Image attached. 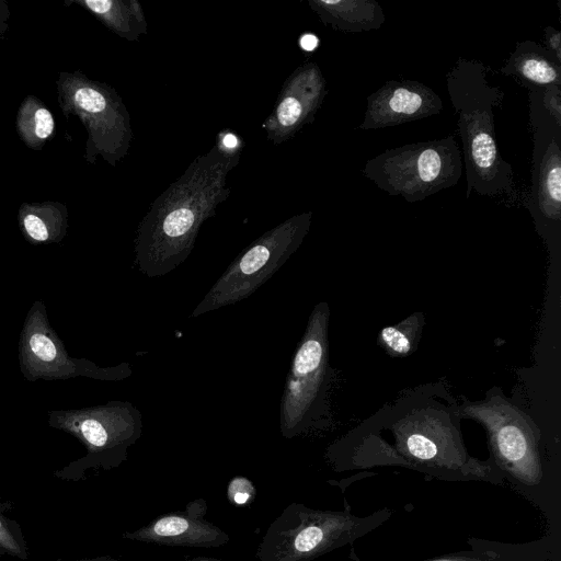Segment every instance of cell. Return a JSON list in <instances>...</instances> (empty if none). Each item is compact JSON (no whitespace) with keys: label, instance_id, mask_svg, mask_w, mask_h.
Here are the masks:
<instances>
[{"label":"cell","instance_id":"1","mask_svg":"<svg viewBox=\"0 0 561 561\" xmlns=\"http://www.w3.org/2000/svg\"><path fill=\"white\" fill-rule=\"evenodd\" d=\"M446 391L431 385L412 390L383 407L364 424L389 432L393 443L357 439L351 458L371 463H394L440 479L499 483L502 477L492 459L480 461L467 453L458 405Z\"/></svg>","mask_w":561,"mask_h":561},{"label":"cell","instance_id":"2","mask_svg":"<svg viewBox=\"0 0 561 561\" xmlns=\"http://www.w3.org/2000/svg\"><path fill=\"white\" fill-rule=\"evenodd\" d=\"M241 151V139L221 130L214 146L152 202L135 238V263L141 274L164 276L188 257L202 225L230 195L227 176L240 162Z\"/></svg>","mask_w":561,"mask_h":561},{"label":"cell","instance_id":"3","mask_svg":"<svg viewBox=\"0 0 561 561\" xmlns=\"http://www.w3.org/2000/svg\"><path fill=\"white\" fill-rule=\"evenodd\" d=\"M478 61L460 60L447 77L448 92L459 114L458 128L463 144L469 195L501 194L512 184V170L497 151L493 106L503 94L485 79Z\"/></svg>","mask_w":561,"mask_h":561},{"label":"cell","instance_id":"4","mask_svg":"<svg viewBox=\"0 0 561 561\" xmlns=\"http://www.w3.org/2000/svg\"><path fill=\"white\" fill-rule=\"evenodd\" d=\"M329 305L317 304L294 353L279 409V427L285 438L331 424L333 369L329 363Z\"/></svg>","mask_w":561,"mask_h":561},{"label":"cell","instance_id":"5","mask_svg":"<svg viewBox=\"0 0 561 561\" xmlns=\"http://www.w3.org/2000/svg\"><path fill=\"white\" fill-rule=\"evenodd\" d=\"M382 508L358 517L347 511H323L291 503L267 527L256 550L259 561H311L348 545L391 516Z\"/></svg>","mask_w":561,"mask_h":561},{"label":"cell","instance_id":"6","mask_svg":"<svg viewBox=\"0 0 561 561\" xmlns=\"http://www.w3.org/2000/svg\"><path fill=\"white\" fill-rule=\"evenodd\" d=\"M56 91L66 119L77 117L85 128L84 160L94 164L101 157L116 167L128 153L133 138L130 116L117 91L81 70L60 71Z\"/></svg>","mask_w":561,"mask_h":561},{"label":"cell","instance_id":"7","mask_svg":"<svg viewBox=\"0 0 561 561\" xmlns=\"http://www.w3.org/2000/svg\"><path fill=\"white\" fill-rule=\"evenodd\" d=\"M311 218V211L295 215L254 240L230 263L190 317L251 296L297 251L310 229Z\"/></svg>","mask_w":561,"mask_h":561},{"label":"cell","instance_id":"8","mask_svg":"<svg viewBox=\"0 0 561 561\" xmlns=\"http://www.w3.org/2000/svg\"><path fill=\"white\" fill-rule=\"evenodd\" d=\"M462 172L453 136L390 149L369 160L364 174L390 195L417 202L457 183Z\"/></svg>","mask_w":561,"mask_h":561},{"label":"cell","instance_id":"9","mask_svg":"<svg viewBox=\"0 0 561 561\" xmlns=\"http://www.w3.org/2000/svg\"><path fill=\"white\" fill-rule=\"evenodd\" d=\"M461 417L481 423L488 432L495 466L526 485L542 480L538 431L533 421L501 393L491 391L483 401L458 407Z\"/></svg>","mask_w":561,"mask_h":561},{"label":"cell","instance_id":"10","mask_svg":"<svg viewBox=\"0 0 561 561\" xmlns=\"http://www.w3.org/2000/svg\"><path fill=\"white\" fill-rule=\"evenodd\" d=\"M325 95V81L317 64L307 61L285 80L274 108L263 122L268 140L279 145L313 121Z\"/></svg>","mask_w":561,"mask_h":561},{"label":"cell","instance_id":"11","mask_svg":"<svg viewBox=\"0 0 561 561\" xmlns=\"http://www.w3.org/2000/svg\"><path fill=\"white\" fill-rule=\"evenodd\" d=\"M536 123L534 153V210L543 226L560 224L561 210V122L543 105V113L534 116Z\"/></svg>","mask_w":561,"mask_h":561},{"label":"cell","instance_id":"12","mask_svg":"<svg viewBox=\"0 0 561 561\" xmlns=\"http://www.w3.org/2000/svg\"><path fill=\"white\" fill-rule=\"evenodd\" d=\"M206 501H192L183 511L163 514L147 525L126 534L128 539L172 547L214 548L226 545L230 537L205 519Z\"/></svg>","mask_w":561,"mask_h":561},{"label":"cell","instance_id":"13","mask_svg":"<svg viewBox=\"0 0 561 561\" xmlns=\"http://www.w3.org/2000/svg\"><path fill=\"white\" fill-rule=\"evenodd\" d=\"M439 98L423 84L391 82L368 98L360 128H377L413 121L438 112Z\"/></svg>","mask_w":561,"mask_h":561},{"label":"cell","instance_id":"14","mask_svg":"<svg viewBox=\"0 0 561 561\" xmlns=\"http://www.w3.org/2000/svg\"><path fill=\"white\" fill-rule=\"evenodd\" d=\"M79 5L95 16L117 36L136 42L146 35L147 21L138 0H65L64 5Z\"/></svg>","mask_w":561,"mask_h":561},{"label":"cell","instance_id":"15","mask_svg":"<svg viewBox=\"0 0 561 561\" xmlns=\"http://www.w3.org/2000/svg\"><path fill=\"white\" fill-rule=\"evenodd\" d=\"M560 61L553 58L552 53L537 43H519L512 54L506 67L501 71L514 75L533 87L559 85Z\"/></svg>","mask_w":561,"mask_h":561},{"label":"cell","instance_id":"16","mask_svg":"<svg viewBox=\"0 0 561 561\" xmlns=\"http://www.w3.org/2000/svg\"><path fill=\"white\" fill-rule=\"evenodd\" d=\"M319 19L331 27L343 31H359L379 27L383 15L376 2L308 0Z\"/></svg>","mask_w":561,"mask_h":561},{"label":"cell","instance_id":"17","mask_svg":"<svg viewBox=\"0 0 561 561\" xmlns=\"http://www.w3.org/2000/svg\"><path fill=\"white\" fill-rule=\"evenodd\" d=\"M15 129L21 141L39 151L55 136L56 122L51 111L35 95H26L16 112Z\"/></svg>","mask_w":561,"mask_h":561},{"label":"cell","instance_id":"18","mask_svg":"<svg viewBox=\"0 0 561 561\" xmlns=\"http://www.w3.org/2000/svg\"><path fill=\"white\" fill-rule=\"evenodd\" d=\"M19 222L25 234L36 242H44L66 226L68 209L56 201L23 202L18 210Z\"/></svg>","mask_w":561,"mask_h":561},{"label":"cell","instance_id":"19","mask_svg":"<svg viewBox=\"0 0 561 561\" xmlns=\"http://www.w3.org/2000/svg\"><path fill=\"white\" fill-rule=\"evenodd\" d=\"M423 325V313L414 312L397 324L383 327L378 343L391 357H407L416 348Z\"/></svg>","mask_w":561,"mask_h":561},{"label":"cell","instance_id":"20","mask_svg":"<svg viewBox=\"0 0 561 561\" xmlns=\"http://www.w3.org/2000/svg\"><path fill=\"white\" fill-rule=\"evenodd\" d=\"M354 557V556H353ZM355 558V557H354ZM356 561H363L355 558ZM424 561H507L493 551H460Z\"/></svg>","mask_w":561,"mask_h":561},{"label":"cell","instance_id":"21","mask_svg":"<svg viewBox=\"0 0 561 561\" xmlns=\"http://www.w3.org/2000/svg\"><path fill=\"white\" fill-rule=\"evenodd\" d=\"M81 432L84 438L95 447H104L108 443V431L106 426L98 420H85L81 425Z\"/></svg>","mask_w":561,"mask_h":561},{"label":"cell","instance_id":"22","mask_svg":"<svg viewBox=\"0 0 561 561\" xmlns=\"http://www.w3.org/2000/svg\"><path fill=\"white\" fill-rule=\"evenodd\" d=\"M30 346L34 354L42 360L50 362L56 356L55 345L43 334H34L30 340Z\"/></svg>","mask_w":561,"mask_h":561},{"label":"cell","instance_id":"23","mask_svg":"<svg viewBox=\"0 0 561 561\" xmlns=\"http://www.w3.org/2000/svg\"><path fill=\"white\" fill-rule=\"evenodd\" d=\"M11 11L5 0H0V41L9 28Z\"/></svg>","mask_w":561,"mask_h":561},{"label":"cell","instance_id":"24","mask_svg":"<svg viewBox=\"0 0 561 561\" xmlns=\"http://www.w3.org/2000/svg\"><path fill=\"white\" fill-rule=\"evenodd\" d=\"M549 28V32H551V34H549L547 32V37H548V45H549V48H550V53H553L556 55V58L560 61V32L553 30V28Z\"/></svg>","mask_w":561,"mask_h":561},{"label":"cell","instance_id":"25","mask_svg":"<svg viewBox=\"0 0 561 561\" xmlns=\"http://www.w3.org/2000/svg\"><path fill=\"white\" fill-rule=\"evenodd\" d=\"M300 47L306 51H312L319 45V39L314 34H304L299 39Z\"/></svg>","mask_w":561,"mask_h":561},{"label":"cell","instance_id":"26","mask_svg":"<svg viewBox=\"0 0 561 561\" xmlns=\"http://www.w3.org/2000/svg\"><path fill=\"white\" fill-rule=\"evenodd\" d=\"M185 561H219V560H214V559H208V558H195V559H190V560H185Z\"/></svg>","mask_w":561,"mask_h":561},{"label":"cell","instance_id":"27","mask_svg":"<svg viewBox=\"0 0 561 561\" xmlns=\"http://www.w3.org/2000/svg\"><path fill=\"white\" fill-rule=\"evenodd\" d=\"M0 526H1V524H0Z\"/></svg>","mask_w":561,"mask_h":561}]
</instances>
